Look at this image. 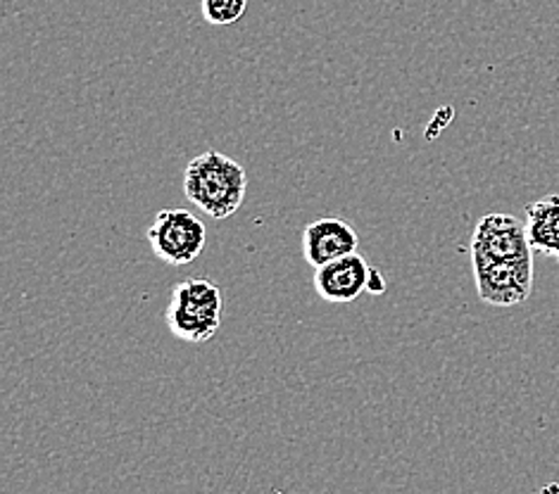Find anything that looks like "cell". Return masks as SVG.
<instances>
[{"instance_id": "6da1fadb", "label": "cell", "mask_w": 559, "mask_h": 494, "mask_svg": "<svg viewBox=\"0 0 559 494\" xmlns=\"http://www.w3.org/2000/svg\"><path fill=\"white\" fill-rule=\"evenodd\" d=\"M246 191V169L217 150L198 155L183 171V195L212 219L222 221L234 217L243 205Z\"/></svg>"}, {"instance_id": "7a4b0ae2", "label": "cell", "mask_w": 559, "mask_h": 494, "mask_svg": "<svg viewBox=\"0 0 559 494\" xmlns=\"http://www.w3.org/2000/svg\"><path fill=\"white\" fill-rule=\"evenodd\" d=\"M224 298L217 284L207 278L181 280L171 290L167 326L183 342H207L217 336Z\"/></svg>"}, {"instance_id": "3957f363", "label": "cell", "mask_w": 559, "mask_h": 494, "mask_svg": "<svg viewBox=\"0 0 559 494\" xmlns=\"http://www.w3.org/2000/svg\"><path fill=\"white\" fill-rule=\"evenodd\" d=\"M148 243L155 255L171 264H193L207 245V229L189 209H159L148 229Z\"/></svg>"}, {"instance_id": "277c9868", "label": "cell", "mask_w": 559, "mask_h": 494, "mask_svg": "<svg viewBox=\"0 0 559 494\" xmlns=\"http://www.w3.org/2000/svg\"><path fill=\"white\" fill-rule=\"evenodd\" d=\"M476 292L486 304L516 306L534 292V257L474 262Z\"/></svg>"}, {"instance_id": "5b68a950", "label": "cell", "mask_w": 559, "mask_h": 494, "mask_svg": "<svg viewBox=\"0 0 559 494\" xmlns=\"http://www.w3.org/2000/svg\"><path fill=\"white\" fill-rule=\"evenodd\" d=\"M522 257H534L524 221L502 215V212H492L476 224L472 236V264Z\"/></svg>"}, {"instance_id": "8992f818", "label": "cell", "mask_w": 559, "mask_h": 494, "mask_svg": "<svg viewBox=\"0 0 559 494\" xmlns=\"http://www.w3.org/2000/svg\"><path fill=\"white\" fill-rule=\"evenodd\" d=\"M359 248V236L348 221L324 217L305 226L302 231V257L314 269L345 255H353Z\"/></svg>"}, {"instance_id": "52a82bcc", "label": "cell", "mask_w": 559, "mask_h": 494, "mask_svg": "<svg viewBox=\"0 0 559 494\" xmlns=\"http://www.w3.org/2000/svg\"><path fill=\"white\" fill-rule=\"evenodd\" d=\"M371 266L362 255H345L336 262H329L314 269V290L317 296L331 304H350L362 292H367V278Z\"/></svg>"}, {"instance_id": "ba28073f", "label": "cell", "mask_w": 559, "mask_h": 494, "mask_svg": "<svg viewBox=\"0 0 559 494\" xmlns=\"http://www.w3.org/2000/svg\"><path fill=\"white\" fill-rule=\"evenodd\" d=\"M526 236L534 252L559 262V195H545L526 205Z\"/></svg>"}, {"instance_id": "9c48e42d", "label": "cell", "mask_w": 559, "mask_h": 494, "mask_svg": "<svg viewBox=\"0 0 559 494\" xmlns=\"http://www.w3.org/2000/svg\"><path fill=\"white\" fill-rule=\"evenodd\" d=\"M201 10L205 22L215 26H229L246 15L248 0H203Z\"/></svg>"}, {"instance_id": "30bf717a", "label": "cell", "mask_w": 559, "mask_h": 494, "mask_svg": "<svg viewBox=\"0 0 559 494\" xmlns=\"http://www.w3.org/2000/svg\"><path fill=\"white\" fill-rule=\"evenodd\" d=\"M383 290H385V280H383V276H381L377 269H369L367 292H371V296H381Z\"/></svg>"}]
</instances>
